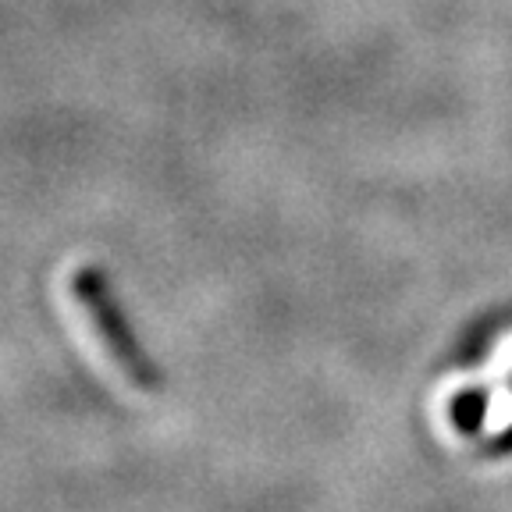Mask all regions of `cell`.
<instances>
[{"label": "cell", "instance_id": "obj_1", "mask_svg": "<svg viewBox=\"0 0 512 512\" xmlns=\"http://www.w3.org/2000/svg\"><path fill=\"white\" fill-rule=\"evenodd\" d=\"M68 310H72V317L79 320L82 338H86L89 352H93L96 360L104 363L111 374H118L128 388H143L146 370H139V360L132 356L125 338L118 335L111 313H107V306L100 303L93 281H89L86 274L68 281Z\"/></svg>", "mask_w": 512, "mask_h": 512}]
</instances>
